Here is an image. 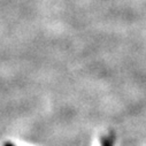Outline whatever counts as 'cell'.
I'll list each match as a JSON object with an SVG mask.
<instances>
[{
  "mask_svg": "<svg viewBox=\"0 0 146 146\" xmlns=\"http://www.w3.org/2000/svg\"><path fill=\"white\" fill-rule=\"evenodd\" d=\"M101 146H113V141L112 139H109V138H104L102 139V144Z\"/></svg>",
  "mask_w": 146,
  "mask_h": 146,
  "instance_id": "6da1fadb",
  "label": "cell"
},
{
  "mask_svg": "<svg viewBox=\"0 0 146 146\" xmlns=\"http://www.w3.org/2000/svg\"><path fill=\"white\" fill-rule=\"evenodd\" d=\"M4 146H15V145H13L12 143H5V144H4Z\"/></svg>",
  "mask_w": 146,
  "mask_h": 146,
  "instance_id": "7a4b0ae2",
  "label": "cell"
}]
</instances>
